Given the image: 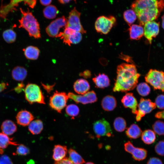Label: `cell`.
<instances>
[{
	"instance_id": "cell-11",
	"label": "cell",
	"mask_w": 164,
	"mask_h": 164,
	"mask_svg": "<svg viewBox=\"0 0 164 164\" xmlns=\"http://www.w3.org/2000/svg\"><path fill=\"white\" fill-rule=\"evenodd\" d=\"M138 109L136 114V120L139 121L146 114L150 113L156 108L155 103L149 99H145L141 98L137 106Z\"/></svg>"
},
{
	"instance_id": "cell-6",
	"label": "cell",
	"mask_w": 164,
	"mask_h": 164,
	"mask_svg": "<svg viewBox=\"0 0 164 164\" xmlns=\"http://www.w3.org/2000/svg\"><path fill=\"white\" fill-rule=\"evenodd\" d=\"M116 22L115 18L113 16H101L98 17L95 23L97 32L104 34H108Z\"/></svg>"
},
{
	"instance_id": "cell-16",
	"label": "cell",
	"mask_w": 164,
	"mask_h": 164,
	"mask_svg": "<svg viewBox=\"0 0 164 164\" xmlns=\"http://www.w3.org/2000/svg\"><path fill=\"white\" fill-rule=\"evenodd\" d=\"M121 102L125 108L132 110V112L136 114L137 111L138 102L132 93H128L123 97Z\"/></svg>"
},
{
	"instance_id": "cell-18",
	"label": "cell",
	"mask_w": 164,
	"mask_h": 164,
	"mask_svg": "<svg viewBox=\"0 0 164 164\" xmlns=\"http://www.w3.org/2000/svg\"><path fill=\"white\" fill-rule=\"evenodd\" d=\"M73 88L76 93L82 95L88 92L90 89V85L86 80L80 79L75 82L73 85Z\"/></svg>"
},
{
	"instance_id": "cell-20",
	"label": "cell",
	"mask_w": 164,
	"mask_h": 164,
	"mask_svg": "<svg viewBox=\"0 0 164 164\" xmlns=\"http://www.w3.org/2000/svg\"><path fill=\"white\" fill-rule=\"evenodd\" d=\"M92 80L97 88L103 89L108 87L110 85V79L105 74H99L93 78Z\"/></svg>"
},
{
	"instance_id": "cell-54",
	"label": "cell",
	"mask_w": 164,
	"mask_h": 164,
	"mask_svg": "<svg viewBox=\"0 0 164 164\" xmlns=\"http://www.w3.org/2000/svg\"><path fill=\"white\" fill-rule=\"evenodd\" d=\"M85 164H94L93 162H88L86 163Z\"/></svg>"
},
{
	"instance_id": "cell-12",
	"label": "cell",
	"mask_w": 164,
	"mask_h": 164,
	"mask_svg": "<svg viewBox=\"0 0 164 164\" xmlns=\"http://www.w3.org/2000/svg\"><path fill=\"white\" fill-rule=\"evenodd\" d=\"M65 44L70 46L71 44H77L82 40L81 33L68 27H66L60 37Z\"/></svg>"
},
{
	"instance_id": "cell-24",
	"label": "cell",
	"mask_w": 164,
	"mask_h": 164,
	"mask_svg": "<svg viewBox=\"0 0 164 164\" xmlns=\"http://www.w3.org/2000/svg\"><path fill=\"white\" fill-rule=\"evenodd\" d=\"M2 133L7 135H11L16 131L17 127L12 121L7 120L4 121L1 126Z\"/></svg>"
},
{
	"instance_id": "cell-51",
	"label": "cell",
	"mask_w": 164,
	"mask_h": 164,
	"mask_svg": "<svg viewBox=\"0 0 164 164\" xmlns=\"http://www.w3.org/2000/svg\"><path fill=\"white\" fill-rule=\"evenodd\" d=\"M59 2L62 4H65L69 3L72 0H58Z\"/></svg>"
},
{
	"instance_id": "cell-53",
	"label": "cell",
	"mask_w": 164,
	"mask_h": 164,
	"mask_svg": "<svg viewBox=\"0 0 164 164\" xmlns=\"http://www.w3.org/2000/svg\"><path fill=\"white\" fill-rule=\"evenodd\" d=\"M4 152V151L2 149L0 148V154H2Z\"/></svg>"
},
{
	"instance_id": "cell-39",
	"label": "cell",
	"mask_w": 164,
	"mask_h": 164,
	"mask_svg": "<svg viewBox=\"0 0 164 164\" xmlns=\"http://www.w3.org/2000/svg\"><path fill=\"white\" fill-rule=\"evenodd\" d=\"M155 150L158 155L164 156V140L159 141L155 146Z\"/></svg>"
},
{
	"instance_id": "cell-43",
	"label": "cell",
	"mask_w": 164,
	"mask_h": 164,
	"mask_svg": "<svg viewBox=\"0 0 164 164\" xmlns=\"http://www.w3.org/2000/svg\"><path fill=\"white\" fill-rule=\"evenodd\" d=\"M0 164H13L9 158L5 155L0 157Z\"/></svg>"
},
{
	"instance_id": "cell-32",
	"label": "cell",
	"mask_w": 164,
	"mask_h": 164,
	"mask_svg": "<svg viewBox=\"0 0 164 164\" xmlns=\"http://www.w3.org/2000/svg\"><path fill=\"white\" fill-rule=\"evenodd\" d=\"M69 159L74 164H83L85 161L75 150L70 148L68 150Z\"/></svg>"
},
{
	"instance_id": "cell-42",
	"label": "cell",
	"mask_w": 164,
	"mask_h": 164,
	"mask_svg": "<svg viewBox=\"0 0 164 164\" xmlns=\"http://www.w3.org/2000/svg\"><path fill=\"white\" fill-rule=\"evenodd\" d=\"M124 149L127 152L131 153L132 151L134 149L135 147L132 143L130 141H128L124 144Z\"/></svg>"
},
{
	"instance_id": "cell-45",
	"label": "cell",
	"mask_w": 164,
	"mask_h": 164,
	"mask_svg": "<svg viewBox=\"0 0 164 164\" xmlns=\"http://www.w3.org/2000/svg\"><path fill=\"white\" fill-rule=\"evenodd\" d=\"M53 164H74L69 159L65 157L62 159L58 161H55Z\"/></svg>"
},
{
	"instance_id": "cell-37",
	"label": "cell",
	"mask_w": 164,
	"mask_h": 164,
	"mask_svg": "<svg viewBox=\"0 0 164 164\" xmlns=\"http://www.w3.org/2000/svg\"><path fill=\"white\" fill-rule=\"evenodd\" d=\"M152 128L155 133L159 135H164V122L160 120L156 121Z\"/></svg>"
},
{
	"instance_id": "cell-35",
	"label": "cell",
	"mask_w": 164,
	"mask_h": 164,
	"mask_svg": "<svg viewBox=\"0 0 164 164\" xmlns=\"http://www.w3.org/2000/svg\"><path fill=\"white\" fill-rule=\"evenodd\" d=\"M123 17L125 20L130 26L135 21L137 17L135 12L132 9H129L124 12Z\"/></svg>"
},
{
	"instance_id": "cell-7",
	"label": "cell",
	"mask_w": 164,
	"mask_h": 164,
	"mask_svg": "<svg viewBox=\"0 0 164 164\" xmlns=\"http://www.w3.org/2000/svg\"><path fill=\"white\" fill-rule=\"evenodd\" d=\"M68 98L66 93L56 91L50 98L49 105L52 109L61 113L66 106Z\"/></svg>"
},
{
	"instance_id": "cell-4",
	"label": "cell",
	"mask_w": 164,
	"mask_h": 164,
	"mask_svg": "<svg viewBox=\"0 0 164 164\" xmlns=\"http://www.w3.org/2000/svg\"><path fill=\"white\" fill-rule=\"evenodd\" d=\"M24 92L25 98L30 104L35 103L45 104L44 96L37 85L28 84L24 89Z\"/></svg>"
},
{
	"instance_id": "cell-49",
	"label": "cell",
	"mask_w": 164,
	"mask_h": 164,
	"mask_svg": "<svg viewBox=\"0 0 164 164\" xmlns=\"http://www.w3.org/2000/svg\"><path fill=\"white\" fill-rule=\"evenodd\" d=\"M52 0H39L41 4L44 6H47L50 5Z\"/></svg>"
},
{
	"instance_id": "cell-21",
	"label": "cell",
	"mask_w": 164,
	"mask_h": 164,
	"mask_svg": "<svg viewBox=\"0 0 164 164\" xmlns=\"http://www.w3.org/2000/svg\"><path fill=\"white\" fill-rule=\"evenodd\" d=\"M27 71L24 67L21 66H17L15 67L12 72V77L14 80L22 81L26 77Z\"/></svg>"
},
{
	"instance_id": "cell-48",
	"label": "cell",
	"mask_w": 164,
	"mask_h": 164,
	"mask_svg": "<svg viewBox=\"0 0 164 164\" xmlns=\"http://www.w3.org/2000/svg\"><path fill=\"white\" fill-rule=\"evenodd\" d=\"M156 118L160 119H164V110L158 111L155 114Z\"/></svg>"
},
{
	"instance_id": "cell-2",
	"label": "cell",
	"mask_w": 164,
	"mask_h": 164,
	"mask_svg": "<svg viewBox=\"0 0 164 164\" xmlns=\"http://www.w3.org/2000/svg\"><path fill=\"white\" fill-rule=\"evenodd\" d=\"M117 75L113 90L114 92H127L137 86L141 75L135 65L122 63L118 65Z\"/></svg>"
},
{
	"instance_id": "cell-30",
	"label": "cell",
	"mask_w": 164,
	"mask_h": 164,
	"mask_svg": "<svg viewBox=\"0 0 164 164\" xmlns=\"http://www.w3.org/2000/svg\"><path fill=\"white\" fill-rule=\"evenodd\" d=\"M44 16L49 19L55 18L59 13L57 8L54 5H50L46 7L43 10Z\"/></svg>"
},
{
	"instance_id": "cell-25",
	"label": "cell",
	"mask_w": 164,
	"mask_h": 164,
	"mask_svg": "<svg viewBox=\"0 0 164 164\" xmlns=\"http://www.w3.org/2000/svg\"><path fill=\"white\" fill-rule=\"evenodd\" d=\"M26 57L30 60H37L39 56L40 50L36 47L29 46L23 49Z\"/></svg>"
},
{
	"instance_id": "cell-22",
	"label": "cell",
	"mask_w": 164,
	"mask_h": 164,
	"mask_svg": "<svg viewBox=\"0 0 164 164\" xmlns=\"http://www.w3.org/2000/svg\"><path fill=\"white\" fill-rule=\"evenodd\" d=\"M67 152L66 146L56 145L53 149V158L55 161H60L65 157Z\"/></svg>"
},
{
	"instance_id": "cell-34",
	"label": "cell",
	"mask_w": 164,
	"mask_h": 164,
	"mask_svg": "<svg viewBox=\"0 0 164 164\" xmlns=\"http://www.w3.org/2000/svg\"><path fill=\"white\" fill-rule=\"evenodd\" d=\"M113 126L116 131L118 132H121L126 129V123L125 119L123 118L118 117L114 119Z\"/></svg>"
},
{
	"instance_id": "cell-52",
	"label": "cell",
	"mask_w": 164,
	"mask_h": 164,
	"mask_svg": "<svg viewBox=\"0 0 164 164\" xmlns=\"http://www.w3.org/2000/svg\"><path fill=\"white\" fill-rule=\"evenodd\" d=\"M162 27L164 29V14L162 17Z\"/></svg>"
},
{
	"instance_id": "cell-17",
	"label": "cell",
	"mask_w": 164,
	"mask_h": 164,
	"mask_svg": "<svg viewBox=\"0 0 164 164\" xmlns=\"http://www.w3.org/2000/svg\"><path fill=\"white\" fill-rule=\"evenodd\" d=\"M16 118L18 124L25 126L29 125L34 119V117L29 111L24 110L20 111L18 113Z\"/></svg>"
},
{
	"instance_id": "cell-33",
	"label": "cell",
	"mask_w": 164,
	"mask_h": 164,
	"mask_svg": "<svg viewBox=\"0 0 164 164\" xmlns=\"http://www.w3.org/2000/svg\"><path fill=\"white\" fill-rule=\"evenodd\" d=\"M2 37L6 42L8 43H12L15 41L17 35L13 29H8L3 31Z\"/></svg>"
},
{
	"instance_id": "cell-44",
	"label": "cell",
	"mask_w": 164,
	"mask_h": 164,
	"mask_svg": "<svg viewBox=\"0 0 164 164\" xmlns=\"http://www.w3.org/2000/svg\"><path fill=\"white\" fill-rule=\"evenodd\" d=\"M147 164H163V163L159 158L153 157L149 159Z\"/></svg>"
},
{
	"instance_id": "cell-19",
	"label": "cell",
	"mask_w": 164,
	"mask_h": 164,
	"mask_svg": "<svg viewBox=\"0 0 164 164\" xmlns=\"http://www.w3.org/2000/svg\"><path fill=\"white\" fill-rule=\"evenodd\" d=\"M103 109L105 111H111L113 110L117 106V101L113 96L108 95L104 97L101 102Z\"/></svg>"
},
{
	"instance_id": "cell-10",
	"label": "cell",
	"mask_w": 164,
	"mask_h": 164,
	"mask_svg": "<svg viewBox=\"0 0 164 164\" xmlns=\"http://www.w3.org/2000/svg\"><path fill=\"white\" fill-rule=\"evenodd\" d=\"M37 0H11L9 3L0 8V17L5 19L7 15L15 9L18 5V3L24 2L25 4L27 5L29 7L33 8L35 6Z\"/></svg>"
},
{
	"instance_id": "cell-3",
	"label": "cell",
	"mask_w": 164,
	"mask_h": 164,
	"mask_svg": "<svg viewBox=\"0 0 164 164\" xmlns=\"http://www.w3.org/2000/svg\"><path fill=\"white\" fill-rule=\"evenodd\" d=\"M22 16L19 20V28L25 29L28 33L29 36L35 39L40 38L41 34L39 24L32 13L29 9L26 11L20 8Z\"/></svg>"
},
{
	"instance_id": "cell-13",
	"label": "cell",
	"mask_w": 164,
	"mask_h": 164,
	"mask_svg": "<svg viewBox=\"0 0 164 164\" xmlns=\"http://www.w3.org/2000/svg\"><path fill=\"white\" fill-rule=\"evenodd\" d=\"M93 129L97 138L111 136L112 132L109 123L104 119L95 121L93 124Z\"/></svg>"
},
{
	"instance_id": "cell-14",
	"label": "cell",
	"mask_w": 164,
	"mask_h": 164,
	"mask_svg": "<svg viewBox=\"0 0 164 164\" xmlns=\"http://www.w3.org/2000/svg\"><path fill=\"white\" fill-rule=\"evenodd\" d=\"M67 95L69 98L77 103L85 104L94 103L97 100L96 94L93 91H88L82 95H77L71 92H69Z\"/></svg>"
},
{
	"instance_id": "cell-15",
	"label": "cell",
	"mask_w": 164,
	"mask_h": 164,
	"mask_svg": "<svg viewBox=\"0 0 164 164\" xmlns=\"http://www.w3.org/2000/svg\"><path fill=\"white\" fill-rule=\"evenodd\" d=\"M159 23L154 21L147 22L144 25V35L151 44L152 38L155 37L159 32Z\"/></svg>"
},
{
	"instance_id": "cell-1",
	"label": "cell",
	"mask_w": 164,
	"mask_h": 164,
	"mask_svg": "<svg viewBox=\"0 0 164 164\" xmlns=\"http://www.w3.org/2000/svg\"><path fill=\"white\" fill-rule=\"evenodd\" d=\"M131 7L140 25L143 26L158 18L164 8V0H136Z\"/></svg>"
},
{
	"instance_id": "cell-50",
	"label": "cell",
	"mask_w": 164,
	"mask_h": 164,
	"mask_svg": "<svg viewBox=\"0 0 164 164\" xmlns=\"http://www.w3.org/2000/svg\"><path fill=\"white\" fill-rule=\"evenodd\" d=\"M6 84L4 82L0 84V92H2L6 88Z\"/></svg>"
},
{
	"instance_id": "cell-23",
	"label": "cell",
	"mask_w": 164,
	"mask_h": 164,
	"mask_svg": "<svg viewBox=\"0 0 164 164\" xmlns=\"http://www.w3.org/2000/svg\"><path fill=\"white\" fill-rule=\"evenodd\" d=\"M129 30L131 39L138 40L144 35V29L142 26L132 25L130 26Z\"/></svg>"
},
{
	"instance_id": "cell-5",
	"label": "cell",
	"mask_w": 164,
	"mask_h": 164,
	"mask_svg": "<svg viewBox=\"0 0 164 164\" xmlns=\"http://www.w3.org/2000/svg\"><path fill=\"white\" fill-rule=\"evenodd\" d=\"M145 80L155 90L164 92V72L156 70L150 69L146 75Z\"/></svg>"
},
{
	"instance_id": "cell-41",
	"label": "cell",
	"mask_w": 164,
	"mask_h": 164,
	"mask_svg": "<svg viewBox=\"0 0 164 164\" xmlns=\"http://www.w3.org/2000/svg\"><path fill=\"white\" fill-rule=\"evenodd\" d=\"M156 106L160 109H164V95H158L155 100Z\"/></svg>"
},
{
	"instance_id": "cell-9",
	"label": "cell",
	"mask_w": 164,
	"mask_h": 164,
	"mask_svg": "<svg viewBox=\"0 0 164 164\" xmlns=\"http://www.w3.org/2000/svg\"><path fill=\"white\" fill-rule=\"evenodd\" d=\"M80 13L74 7L69 13L66 27L83 34L86 33V31L81 23L80 20Z\"/></svg>"
},
{
	"instance_id": "cell-36",
	"label": "cell",
	"mask_w": 164,
	"mask_h": 164,
	"mask_svg": "<svg viewBox=\"0 0 164 164\" xmlns=\"http://www.w3.org/2000/svg\"><path fill=\"white\" fill-rule=\"evenodd\" d=\"M136 90L139 94L142 96L148 95L151 91L149 86L145 82L140 83L137 85Z\"/></svg>"
},
{
	"instance_id": "cell-8",
	"label": "cell",
	"mask_w": 164,
	"mask_h": 164,
	"mask_svg": "<svg viewBox=\"0 0 164 164\" xmlns=\"http://www.w3.org/2000/svg\"><path fill=\"white\" fill-rule=\"evenodd\" d=\"M67 23V19L64 16L58 18L52 22L46 28L48 35L52 37H59L62 32H60L61 28L65 29Z\"/></svg>"
},
{
	"instance_id": "cell-38",
	"label": "cell",
	"mask_w": 164,
	"mask_h": 164,
	"mask_svg": "<svg viewBox=\"0 0 164 164\" xmlns=\"http://www.w3.org/2000/svg\"><path fill=\"white\" fill-rule=\"evenodd\" d=\"M66 112L68 115L72 118H74L79 114V109L77 105L71 104L67 106Z\"/></svg>"
},
{
	"instance_id": "cell-27",
	"label": "cell",
	"mask_w": 164,
	"mask_h": 164,
	"mask_svg": "<svg viewBox=\"0 0 164 164\" xmlns=\"http://www.w3.org/2000/svg\"><path fill=\"white\" fill-rule=\"evenodd\" d=\"M43 122L39 119L32 121L28 126L29 131L33 135L40 133L43 130Z\"/></svg>"
},
{
	"instance_id": "cell-46",
	"label": "cell",
	"mask_w": 164,
	"mask_h": 164,
	"mask_svg": "<svg viewBox=\"0 0 164 164\" xmlns=\"http://www.w3.org/2000/svg\"><path fill=\"white\" fill-rule=\"evenodd\" d=\"M24 85L22 82L19 83L14 88L15 91L17 93H19L24 89Z\"/></svg>"
},
{
	"instance_id": "cell-28",
	"label": "cell",
	"mask_w": 164,
	"mask_h": 164,
	"mask_svg": "<svg viewBox=\"0 0 164 164\" xmlns=\"http://www.w3.org/2000/svg\"><path fill=\"white\" fill-rule=\"evenodd\" d=\"M141 139L145 144L150 145L155 142L156 139L154 132L152 130H145L142 132Z\"/></svg>"
},
{
	"instance_id": "cell-47",
	"label": "cell",
	"mask_w": 164,
	"mask_h": 164,
	"mask_svg": "<svg viewBox=\"0 0 164 164\" xmlns=\"http://www.w3.org/2000/svg\"><path fill=\"white\" fill-rule=\"evenodd\" d=\"M91 72L89 70H86L82 72H81L80 74V76L83 77L85 78H87L90 77L91 76Z\"/></svg>"
},
{
	"instance_id": "cell-55",
	"label": "cell",
	"mask_w": 164,
	"mask_h": 164,
	"mask_svg": "<svg viewBox=\"0 0 164 164\" xmlns=\"http://www.w3.org/2000/svg\"><path fill=\"white\" fill-rule=\"evenodd\" d=\"M3 1V0H2V1Z\"/></svg>"
},
{
	"instance_id": "cell-29",
	"label": "cell",
	"mask_w": 164,
	"mask_h": 164,
	"mask_svg": "<svg viewBox=\"0 0 164 164\" xmlns=\"http://www.w3.org/2000/svg\"><path fill=\"white\" fill-rule=\"evenodd\" d=\"M131 154L134 159L136 161H140L146 158L147 151L143 148L135 147Z\"/></svg>"
},
{
	"instance_id": "cell-31",
	"label": "cell",
	"mask_w": 164,
	"mask_h": 164,
	"mask_svg": "<svg viewBox=\"0 0 164 164\" xmlns=\"http://www.w3.org/2000/svg\"><path fill=\"white\" fill-rule=\"evenodd\" d=\"M9 145H19L16 142L14 141L12 138H10L3 133H0V148L2 149L6 148Z\"/></svg>"
},
{
	"instance_id": "cell-26",
	"label": "cell",
	"mask_w": 164,
	"mask_h": 164,
	"mask_svg": "<svg viewBox=\"0 0 164 164\" xmlns=\"http://www.w3.org/2000/svg\"><path fill=\"white\" fill-rule=\"evenodd\" d=\"M142 131L136 124H132L128 127L125 132L126 135L129 138L136 139L141 135Z\"/></svg>"
},
{
	"instance_id": "cell-40",
	"label": "cell",
	"mask_w": 164,
	"mask_h": 164,
	"mask_svg": "<svg viewBox=\"0 0 164 164\" xmlns=\"http://www.w3.org/2000/svg\"><path fill=\"white\" fill-rule=\"evenodd\" d=\"M16 154L19 155H25L29 153V149L23 144H20L17 148Z\"/></svg>"
}]
</instances>
